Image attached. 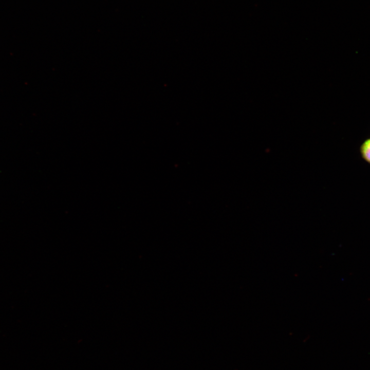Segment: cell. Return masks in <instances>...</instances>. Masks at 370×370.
Segmentation results:
<instances>
[{
  "instance_id": "1",
  "label": "cell",
  "mask_w": 370,
  "mask_h": 370,
  "mask_svg": "<svg viewBox=\"0 0 370 370\" xmlns=\"http://www.w3.org/2000/svg\"><path fill=\"white\" fill-rule=\"evenodd\" d=\"M360 152L362 158L370 164V138L366 139L360 147Z\"/></svg>"
}]
</instances>
